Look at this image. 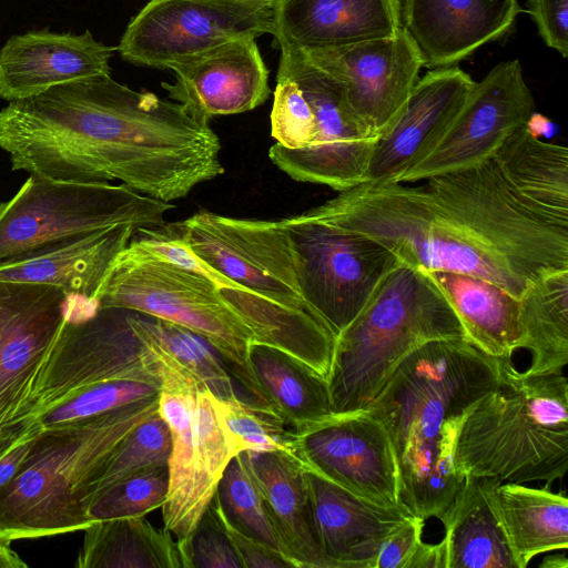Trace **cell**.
Returning a JSON list of instances; mask_svg holds the SVG:
<instances>
[{"label": "cell", "mask_w": 568, "mask_h": 568, "mask_svg": "<svg viewBox=\"0 0 568 568\" xmlns=\"http://www.w3.org/2000/svg\"><path fill=\"white\" fill-rule=\"evenodd\" d=\"M0 149L13 171L63 182L115 180L165 202L224 172L209 123L111 74L9 102L0 110Z\"/></svg>", "instance_id": "obj_1"}, {"label": "cell", "mask_w": 568, "mask_h": 568, "mask_svg": "<svg viewBox=\"0 0 568 568\" xmlns=\"http://www.w3.org/2000/svg\"><path fill=\"white\" fill-rule=\"evenodd\" d=\"M460 478L525 484L562 478L568 470V381L564 374L527 376L511 358L501 384L465 415L455 444Z\"/></svg>", "instance_id": "obj_2"}, {"label": "cell", "mask_w": 568, "mask_h": 568, "mask_svg": "<svg viewBox=\"0 0 568 568\" xmlns=\"http://www.w3.org/2000/svg\"><path fill=\"white\" fill-rule=\"evenodd\" d=\"M159 396L42 430L19 473L0 489V534L14 540L88 527V487L120 443L159 412Z\"/></svg>", "instance_id": "obj_3"}, {"label": "cell", "mask_w": 568, "mask_h": 568, "mask_svg": "<svg viewBox=\"0 0 568 568\" xmlns=\"http://www.w3.org/2000/svg\"><path fill=\"white\" fill-rule=\"evenodd\" d=\"M460 337L466 338L455 312L427 272L399 263L335 336L327 376L333 413L367 409L414 349L433 339Z\"/></svg>", "instance_id": "obj_4"}, {"label": "cell", "mask_w": 568, "mask_h": 568, "mask_svg": "<svg viewBox=\"0 0 568 568\" xmlns=\"http://www.w3.org/2000/svg\"><path fill=\"white\" fill-rule=\"evenodd\" d=\"M303 214L365 234L410 266L476 275L518 298L529 284L450 220L424 185L362 183Z\"/></svg>", "instance_id": "obj_5"}, {"label": "cell", "mask_w": 568, "mask_h": 568, "mask_svg": "<svg viewBox=\"0 0 568 568\" xmlns=\"http://www.w3.org/2000/svg\"><path fill=\"white\" fill-rule=\"evenodd\" d=\"M173 371L181 372L161 346L151 315L71 295L68 317L40 373L29 423L97 384L138 382L162 389Z\"/></svg>", "instance_id": "obj_6"}, {"label": "cell", "mask_w": 568, "mask_h": 568, "mask_svg": "<svg viewBox=\"0 0 568 568\" xmlns=\"http://www.w3.org/2000/svg\"><path fill=\"white\" fill-rule=\"evenodd\" d=\"M93 302L155 316L195 333L217 352L250 400L267 406L248 361L253 334L201 274L131 239L108 270Z\"/></svg>", "instance_id": "obj_7"}, {"label": "cell", "mask_w": 568, "mask_h": 568, "mask_svg": "<svg viewBox=\"0 0 568 568\" xmlns=\"http://www.w3.org/2000/svg\"><path fill=\"white\" fill-rule=\"evenodd\" d=\"M174 205L124 184L63 182L30 174L0 203V265L115 225H163Z\"/></svg>", "instance_id": "obj_8"}, {"label": "cell", "mask_w": 568, "mask_h": 568, "mask_svg": "<svg viewBox=\"0 0 568 568\" xmlns=\"http://www.w3.org/2000/svg\"><path fill=\"white\" fill-rule=\"evenodd\" d=\"M426 181L436 205L527 283L568 268V226L527 206L506 184L493 158Z\"/></svg>", "instance_id": "obj_9"}, {"label": "cell", "mask_w": 568, "mask_h": 568, "mask_svg": "<svg viewBox=\"0 0 568 568\" xmlns=\"http://www.w3.org/2000/svg\"><path fill=\"white\" fill-rule=\"evenodd\" d=\"M505 359L467 338L429 341L398 364L367 410L394 443L410 423L465 415L501 384Z\"/></svg>", "instance_id": "obj_10"}, {"label": "cell", "mask_w": 568, "mask_h": 568, "mask_svg": "<svg viewBox=\"0 0 568 568\" xmlns=\"http://www.w3.org/2000/svg\"><path fill=\"white\" fill-rule=\"evenodd\" d=\"M282 221L296 255L303 298L336 336L402 262L387 246L359 232L303 213Z\"/></svg>", "instance_id": "obj_11"}, {"label": "cell", "mask_w": 568, "mask_h": 568, "mask_svg": "<svg viewBox=\"0 0 568 568\" xmlns=\"http://www.w3.org/2000/svg\"><path fill=\"white\" fill-rule=\"evenodd\" d=\"M278 65L295 81L315 121L314 143L288 149L274 143L272 162L290 178L338 192L365 182L377 140L351 108L342 84L302 50L282 49Z\"/></svg>", "instance_id": "obj_12"}, {"label": "cell", "mask_w": 568, "mask_h": 568, "mask_svg": "<svg viewBox=\"0 0 568 568\" xmlns=\"http://www.w3.org/2000/svg\"><path fill=\"white\" fill-rule=\"evenodd\" d=\"M273 30V0H150L116 51L129 63L171 70L223 43Z\"/></svg>", "instance_id": "obj_13"}, {"label": "cell", "mask_w": 568, "mask_h": 568, "mask_svg": "<svg viewBox=\"0 0 568 568\" xmlns=\"http://www.w3.org/2000/svg\"><path fill=\"white\" fill-rule=\"evenodd\" d=\"M168 225L193 254L240 286L318 317L303 298L296 255L282 220L235 219L202 210Z\"/></svg>", "instance_id": "obj_14"}, {"label": "cell", "mask_w": 568, "mask_h": 568, "mask_svg": "<svg viewBox=\"0 0 568 568\" xmlns=\"http://www.w3.org/2000/svg\"><path fill=\"white\" fill-rule=\"evenodd\" d=\"M70 304L59 287L0 281V440L29 424L40 373Z\"/></svg>", "instance_id": "obj_15"}, {"label": "cell", "mask_w": 568, "mask_h": 568, "mask_svg": "<svg viewBox=\"0 0 568 568\" xmlns=\"http://www.w3.org/2000/svg\"><path fill=\"white\" fill-rule=\"evenodd\" d=\"M132 240L209 280L226 305L251 331L255 343L280 348L327 378L335 335L318 317L305 311L283 306L240 286L193 254L170 230L168 223L140 229Z\"/></svg>", "instance_id": "obj_16"}, {"label": "cell", "mask_w": 568, "mask_h": 568, "mask_svg": "<svg viewBox=\"0 0 568 568\" xmlns=\"http://www.w3.org/2000/svg\"><path fill=\"white\" fill-rule=\"evenodd\" d=\"M296 434L306 470L375 504H403L390 436L369 410L334 414Z\"/></svg>", "instance_id": "obj_17"}, {"label": "cell", "mask_w": 568, "mask_h": 568, "mask_svg": "<svg viewBox=\"0 0 568 568\" xmlns=\"http://www.w3.org/2000/svg\"><path fill=\"white\" fill-rule=\"evenodd\" d=\"M534 112L535 100L519 60L498 63L476 82L436 148L399 182L426 180L491 158L509 134L527 124Z\"/></svg>", "instance_id": "obj_18"}, {"label": "cell", "mask_w": 568, "mask_h": 568, "mask_svg": "<svg viewBox=\"0 0 568 568\" xmlns=\"http://www.w3.org/2000/svg\"><path fill=\"white\" fill-rule=\"evenodd\" d=\"M303 52L342 84L351 108L377 138L404 109L423 67L404 27L390 37Z\"/></svg>", "instance_id": "obj_19"}, {"label": "cell", "mask_w": 568, "mask_h": 568, "mask_svg": "<svg viewBox=\"0 0 568 568\" xmlns=\"http://www.w3.org/2000/svg\"><path fill=\"white\" fill-rule=\"evenodd\" d=\"M476 82L458 65L418 79L394 123L377 138L364 183H396L439 143Z\"/></svg>", "instance_id": "obj_20"}, {"label": "cell", "mask_w": 568, "mask_h": 568, "mask_svg": "<svg viewBox=\"0 0 568 568\" xmlns=\"http://www.w3.org/2000/svg\"><path fill=\"white\" fill-rule=\"evenodd\" d=\"M174 83H162L171 100L196 121L251 111L270 97L268 70L255 38L236 39L174 65Z\"/></svg>", "instance_id": "obj_21"}, {"label": "cell", "mask_w": 568, "mask_h": 568, "mask_svg": "<svg viewBox=\"0 0 568 568\" xmlns=\"http://www.w3.org/2000/svg\"><path fill=\"white\" fill-rule=\"evenodd\" d=\"M523 11L518 0H405L403 26L423 67L447 68L507 37Z\"/></svg>", "instance_id": "obj_22"}, {"label": "cell", "mask_w": 568, "mask_h": 568, "mask_svg": "<svg viewBox=\"0 0 568 568\" xmlns=\"http://www.w3.org/2000/svg\"><path fill=\"white\" fill-rule=\"evenodd\" d=\"M314 530L336 568H375L384 544L414 515L405 505L386 506L362 498L306 470Z\"/></svg>", "instance_id": "obj_23"}, {"label": "cell", "mask_w": 568, "mask_h": 568, "mask_svg": "<svg viewBox=\"0 0 568 568\" xmlns=\"http://www.w3.org/2000/svg\"><path fill=\"white\" fill-rule=\"evenodd\" d=\"M115 50L88 30L12 36L0 50V99L12 102L65 82L111 74L109 61Z\"/></svg>", "instance_id": "obj_24"}, {"label": "cell", "mask_w": 568, "mask_h": 568, "mask_svg": "<svg viewBox=\"0 0 568 568\" xmlns=\"http://www.w3.org/2000/svg\"><path fill=\"white\" fill-rule=\"evenodd\" d=\"M405 0H273V44L303 51L386 38L403 29Z\"/></svg>", "instance_id": "obj_25"}, {"label": "cell", "mask_w": 568, "mask_h": 568, "mask_svg": "<svg viewBox=\"0 0 568 568\" xmlns=\"http://www.w3.org/2000/svg\"><path fill=\"white\" fill-rule=\"evenodd\" d=\"M243 453L265 500L283 555L294 568H336L314 530L303 465L278 453Z\"/></svg>", "instance_id": "obj_26"}, {"label": "cell", "mask_w": 568, "mask_h": 568, "mask_svg": "<svg viewBox=\"0 0 568 568\" xmlns=\"http://www.w3.org/2000/svg\"><path fill=\"white\" fill-rule=\"evenodd\" d=\"M136 231L133 225L110 226L0 265V281L48 284L93 301L111 264Z\"/></svg>", "instance_id": "obj_27"}, {"label": "cell", "mask_w": 568, "mask_h": 568, "mask_svg": "<svg viewBox=\"0 0 568 568\" xmlns=\"http://www.w3.org/2000/svg\"><path fill=\"white\" fill-rule=\"evenodd\" d=\"M509 189L544 219L568 226V149L532 135L526 125L493 154Z\"/></svg>", "instance_id": "obj_28"}, {"label": "cell", "mask_w": 568, "mask_h": 568, "mask_svg": "<svg viewBox=\"0 0 568 568\" xmlns=\"http://www.w3.org/2000/svg\"><path fill=\"white\" fill-rule=\"evenodd\" d=\"M426 272L455 312L466 338L490 356L511 358L520 341L519 298L476 275Z\"/></svg>", "instance_id": "obj_29"}, {"label": "cell", "mask_w": 568, "mask_h": 568, "mask_svg": "<svg viewBox=\"0 0 568 568\" xmlns=\"http://www.w3.org/2000/svg\"><path fill=\"white\" fill-rule=\"evenodd\" d=\"M199 389L161 390L159 396V414L171 433L166 464L169 485L161 507L162 519L164 527L175 537L183 568L193 530L207 508L199 494L193 446V418Z\"/></svg>", "instance_id": "obj_30"}, {"label": "cell", "mask_w": 568, "mask_h": 568, "mask_svg": "<svg viewBox=\"0 0 568 568\" xmlns=\"http://www.w3.org/2000/svg\"><path fill=\"white\" fill-rule=\"evenodd\" d=\"M491 501L517 568L536 556L568 548V499L547 488L488 478Z\"/></svg>", "instance_id": "obj_31"}, {"label": "cell", "mask_w": 568, "mask_h": 568, "mask_svg": "<svg viewBox=\"0 0 568 568\" xmlns=\"http://www.w3.org/2000/svg\"><path fill=\"white\" fill-rule=\"evenodd\" d=\"M438 519L446 530L447 568H517L488 478L465 477Z\"/></svg>", "instance_id": "obj_32"}, {"label": "cell", "mask_w": 568, "mask_h": 568, "mask_svg": "<svg viewBox=\"0 0 568 568\" xmlns=\"http://www.w3.org/2000/svg\"><path fill=\"white\" fill-rule=\"evenodd\" d=\"M248 361L267 406L295 433L334 415L327 379L301 359L253 343Z\"/></svg>", "instance_id": "obj_33"}, {"label": "cell", "mask_w": 568, "mask_h": 568, "mask_svg": "<svg viewBox=\"0 0 568 568\" xmlns=\"http://www.w3.org/2000/svg\"><path fill=\"white\" fill-rule=\"evenodd\" d=\"M519 348L531 354L527 376L559 375L568 364V268L540 275L519 297Z\"/></svg>", "instance_id": "obj_34"}, {"label": "cell", "mask_w": 568, "mask_h": 568, "mask_svg": "<svg viewBox=\"0 0 568 568\" xmlns=\"http://www.w3.org/2000/svg\"><path fill=\"white\" fill-rule=\"evenodd\" d=\"M77 557V568H183L172 534L144 516L90 524Z\"/></svg>", "instance_id": "obj_35"}, {"label": "cell", "mask_w": 568, "mask_h": 568, "mask_svg": "<svg viewBox=\"0 0 568 568\" xmlns=\"http://www.w3.org/2000/svg\"><path fill=\"white\" fill-rule=\"evenodd\" d=\"M215 405L235 456L243 452L278 453L302 464L297 434L271 408L240 397H215Z\"/></svg>", "instance_id": "obj_36"}, {"label": "cell", "mask_w": 568, "mask_h": 568, "mask_svg": "<svg viewBox=\"0 0 568 568\" xmlns=\"http://www.w3.org/2000/svg\"><path fill=\"white\" fill-rule=\"evenodd\" d=\"M215 497L222 514L233 527L283 555L265 500L244 453L234 456L226 465Z\"/></svg>", "instance_id": "obj_37"}, {"label": "cell", "mask_w": 568, "mask_h": 568, "mask_svg": "<svg viewBox=\"0 0 568 568\" xmlns=\"http://www.w3.org/2000/svg\"><path fill=\"white\" fill-rule=\"evenodd\" d=\"M170 450V428L158 412L136 426L108 458L85 491L84 515L91 500L109 487L141 470L166 465Z\"/></svg>", "instance_id": "obj_38"}, {"label": "cell", "mask_w": 568, "mask_h": 568, "mask_svg": "<svg viewBox=\"0 0 568 568\" xmlns=\"http://www.w3.org/2000/svg\"><path fill=\"white\" fill-rule=\"evenodd\" d=\"M153 323L169 357L201 388L210 390L219 399L239 397L227 367L205 339L187 328L155 316Z\"/></svg>", "instance_id": "obj_39"}, {"label": "cell", "mask_w": 568, "mask_h": 568, "mask_svg": "<svg viewBox=\"0 0 568 568\" xmlns=\"http://www.w3.org/2000/svg\"><path fill=\"white\" fill-rule=\"evenodd\" d=\"M193 446L199 494L207 507L226 465L235 455L220 420L215 396L205 388L196 393Z\"/></svg>", "instance_id": "obj_40"}, {"label": "cell", "mask_w": 568, "mask_h": 568, "mask_svg": "<svg viewBox=\"0 0 568 568\" xmlns=\"http://www.w3.org/2000/svg\"><path fill=\"white\" fill-rule=\"evenodd\" d=\"M169 485L168 466L141 470L99 494L85 508L89 524L113 518L145 516L161 508Z\"/></svg>", "instance_id": "obj_41"}, {"label": "cell", "mask_w": 568, "mask_h": 568, "mask_svg": "<svg viewBox=\"0 0 568 568\" xmlns=\"http://www.w3.org/2000/svg\"><path fill=\"white\" fill-rule=\"evenodd\" d=\"M160 393V386L138 382L97 384L79 392L33 422L42 430L60 428L126 404L159 396Z\"/></svg>", "instance_id": "obj_42"}, {"label": "cell", "mask_w": 568, "mask_h": 568, "mask_svg": "<svg viewBox=\"0 0 568 568\" xmlns=\"http://www.w3.org/2000/svg\"><path fill=\"white\" fill-rule=\"evenodd\" d=\"M185 568H244L223 527L215 495L193 530Z\"/></svg>", "instance_id": "obj_43"}, {"label": "cell", "mask_w": 568, "mask_h": 568, "mask_svg": "<svg viewBox=\"0 0 568 568\" xmlns=\"http://www.w3.org/2000/svg\"><path fill=\"white\" fill-rule=\"evenodd\" d=\"M539 36L562 58L568 55V0H527Z\"/></svg>", "instance_id": "obj_44"}, {"label": "cell", "mask_w": 568, "mask_h": 568, "mask_svg": "<svg viewBox=\"0 0 568 568\" xmlns=\"http://www.w3.org/2000/svg\"><path fill=\"white\" fill-rule=\"evenodd\" d=\"M425 519L410 515L392 534L381 549L375 568H406L422 541Z\"/></svg>", "instance_id": "obj_45"}, {"label": "cell", "mask_w": 568, "mask_h": 568, "mask_svg": "<svg viewBox=\"0 0 568 568\" xmlns=\"http://www.w3.org/2000/svg\"><path fill=\"white\" fill-rule=\"evenodd\" d=\"M219 514L244 568H294L281 552L233 527L222 514L220 505Z\"/></svg>", "instance_id": "obj_46"}, {"label": "cell", "mask_w": 568, "mask_h": 568, "mask_svg": "<svg viewBox=\"0 0 568 568\" xmlns=\"http://www.w3.org/2000/svg\"><path fill=\"white\" fill-rule=\"evenodd\" d=\"M41 433V427L32 422L0 440V489L19 473Z\"/></svg>", "instance_id": "obj_47"}, {"label": "cell", "mask_w": 568, "mask_h": 568, "mask_svg": "<svg viewBox=\"0 0 568 568\" xmlns=\"http://www.w3.org/2000/svg\"><path fill=\"white\" fill-rule=\"evenodd\" d=\"M406 568H447L446 539L437 544L420 541Z\"/></svg>", "instance_id": "obj_48"}, {"label": "cell", "mask_w": 568, "mask_h": 568, "mask_svg": "<svg viewBox=\"0 0 568 568\" xmlns=\"http://www.w3.org/2000/svg\"><path fill=\"white\" fill-rule=\"evenodd\" d=\"M9 536L0 534V568H26L28 564L12 548Z\"/></svg>", "instance_id": "obj_49"}, {"label": "cell", "mask_w": 568, "mask_h": 568, "mask_svg": "<svg viewBox=\"0 0 568 568\" xmlns=\"http://www.w3.org/2000/svg\"><path fill=\"white\" fill-rule=\"evenodd\" d=\"M527 130L539 138L540 135L550 136L552 132V123L546 116L536 111L530 115L526 124Z\"/></svg>", "instance_id": "obj_50"}, {"label": "cell", "mask_w": 568, "mask_h": 568, "mask_svg": "<svg viewBox=\"0 0 568 568\" xmlns=\"http://www.w3.org/2000/svg\"><path fill=\"white\" fill-rule=\"evenodd\" d=\"M539 566H540V568H567L568 567L567 555L565 552L551 555V556L545 558Z\"/></svg>", "instance_id": "obj_51"}]
</instances>
